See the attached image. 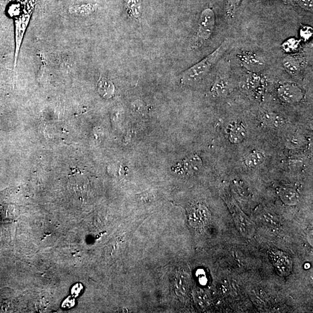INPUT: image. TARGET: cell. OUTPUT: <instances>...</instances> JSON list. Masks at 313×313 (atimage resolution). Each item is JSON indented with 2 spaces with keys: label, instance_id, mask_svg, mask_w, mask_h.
<instances>
[{
  "label": "cell",
  "instance_id": "ffe728a7",
  "mask_svg": "<svg viewBox=\"0 0 313 313\" xmlns=\"http://www.w3.org/2000/svg\"><path fill=\"white\" fill-rule=\"evenodd\" d=\"M299 42L295 39H289L284 43H283L282 47L283 49L286 52H291L296 51L299 46Z\"/></svg>",
  "mask_w": 313,
  "mask_h": 313
},
{
  "label": "cell",
  "instance_id": "5bb4252c",
  "mask_svg": "<svg viewBox=\"0 0 313 313\" xmlns=\"http://www.w3.org/2000/svg\"><path fill=\"white\" fill-rule=\"evenodd\" d=\"M184 168L187 172L193 173L197 172L202 166V161L198 156H192L185 161Z\"/></svg>",
  "mask_w": 313,
  "mask_h": 313
},
{
  "label": "cell",
  "instance_id": "8fae6325",
  "mask_svg": "<svg viewBox=\"0 0 313 313\" xmlns=\"http://www.w3.org/2000/svg\"><path fill=\"white\" fill-rule=\"evenodd\" d=\"M230 90L228 81L224 79H219L215 82L211 92L215 96L224 97L229 94Z\"/></svg>",
  "mask_w": 313,
  "mask_h": 313
},
{
  "label": "cell",
  "instance_id": "d6986e66",
  "mask_svg": "<svg viewBox=\"0 0 313 313\" xmlns=\"http://www.w3.org/2000/svg\"><path fill=\"white\" fill-rule=\"evenodd\" d=\"M303 142L302 137L298 135H293L287 138L286 141V146L289 148L295 149L302 145Z\"/></svg>",
  "mask_w": 313,
  "mask_h": 313
},
{
  "label": "cell",
  "instance_id": "7402d4cb",
  "mask_svg": "<svg viewBox=\"0 0 313 313\" xmlns=\"http://www.w3.org/2000/svg\"><path fill=\"white\" fill-rule=\"evenodd\" d=\"M75 305V299L73 297H69L65 299L63 303V308H71Z\"/></svg>",
  "mask_w": 313,
  "mask_h": 313
},
{
  "label": "cell",
  "instance_id": "8992f818",
  "mask_svg": "<svg viewBox=\"0 0 313 313\" xmlns=\"http://www.w3.org/2000/svg\"><path fill=\"white\" fill-rule=\"evenodd\" d=\"M209 218L208 209L205 206L199 204L192 208L189 215V221L191 226L201 228L207 223Z\"/></svg>",
  "mask_w": 313,
  "mask_h": 313
},
{
  "label": "cell",
  "instance_id": "44dd1931",
  "mask_svg": "<svg viewBox=\"0 0 313 313\" xmlns=\"http://www.w3.org/2000/svg\"><path fill=\"white\" fill-rule=\"evenodd\" d=\"M295 2L304 10L313 12V0H295Z\"/></svg>",
  "mask_w": 313,
  "mask_h": 313
},
{
  "label": "cell",
  "instance_id": "7c38bea8",
  "mask_svg": "<svg viewBox=\"0 0 313 313\" xmlns=\"http://www.w3.org/2000/svg\"><path fill=\"white\" fill-rule=\"evenodd\" d=\"M264 153L260 151H255L250 153L247 156L245 162H246L247 167L255 168L259 167L264 161Z\"/></svg>",
  "mask_w": 313,
  "mask_h": 313
},
{
  "label": "cell",
  "instance_id": "4fadbf2b",
  "mask_svg": "<svg viewBox=\"0 0 313 313\" xmlns=\"http://www.w3.org/2000/svg\"><path fill=\"white\" fill-rule=\"evenodd\" d=\"M279 194L282 202L286 204H297L299 201L297 192L292 188H283L280 191Z\"/></svg>",
  "mask_w": 313,
  "mask_h": 313
},
{
  "label": "cell",
  "instance_id": "30bf717a",
  "mask_svg": "<svg viewBox=\"0 0 313 313\" xmlns=\"http://www.w3.org/2000/svg\"><path fill=\"white\" fill-rule=\"evenodd\" d=\"M262 119L266 125L271 128L278 129L285 125V120L279 114L265 113L262 115Z\"/></svg>",
  "mask_w": 313,
  "mask_h": 313
},
{
  "label": "cell",
  "instance_id": "6da1fadb",
  "mask_svg": "<svg viewBox=\"0 0 313 313\" xmlns=\"http://www.w3.org/2000/svg\"><path fill=\"white\" fill-rule=\"evenodd\" d=\"M229 47L230 40H224L211 54L186 70L182 76V83L186 85L194 84L204 78L217 62L225 54Z\"/></svg>",
  "mask_w": 313,
  "mask_h": 313
},
{
  "label": "cell",
  "instance_id": "cb8c5ba5",
  "mask_svg": "<svg viewBox=\"0 0 313 313\" xmlns=\"http://www.w3.org/2000/svg\"><path fill=\"white\" fill-rule=\"evenodd\" d=\"M313 33L312 29L311 28L306 27L303 28L301 30L300 34L301 36L305 40H308L312 36Z\"/></svg>",
  "mask_w": 313,
  "mask_h": 313
},
{
  "label": "cell",
  "instance_id": "52a82bcc",
  "mask_svg": "<svg viewBox=\"0 0 313 313\" xmlns=\"http://www.w3.org/2000/svg\"><path fill=\"white\" fill-rule=\"evenodd\" d=\"M283 66L291 76H297L302 72V61L296 56L291 55L285 57L283 60Z\"/></svg>",
  "mask_w": 313,
  "mask_h": 313
},
{
  "label": "cell",
  "instance_id": "2e32d148",
  "mask_svg": "<svg viewBox=\"0 0 313 313\" xmlns=\"http://www.w3.org/2000/svg\"><path fill=\"white\" fill-rule=\"evenodd\" d=\"M241 2V0H227L226 14L228 18H234Z\"/></svg>",
  "mask_w": 313,
  "mask_h": 313
},
{
  "label": "cell",
  "instance_id": "3957f363",
  "mask_svg": "<svg viewBox=\"0 0 313 313\" xmlns=\"http://www.w3.org/2000/svg\"><path fill=\"white\" fill-rule=\"evenodd\" d=\"M278 95L283 102L294 104L299 102L303 98V93L297 85L286 83L280 85L277 90Z\"/></svg>",
  "mask_w": 313,
  "mask_h": 313
},
{
  "label": "cell",
  "instance_id": "5b68a950",
  "mask_svg": "<svg viewBox=\"0 0 313 313\" xmlns=\"http://www.w3.org/2000/svg\"><path fill=\"white\" fill-rule=\"evenodd\" d=\"M270 257L280 275L288 276L291 272L292 262L290 258L285 253L282 251L273 250L271 252Z\"/></svg>",
  "mask_w": 313,
  "mask_h": 313
},
{
  "label": "cell",
  "instance_id": "ac0fdd59",
  "mask_svg": "<svg viewBox=\"0 0 313 313\" xmlns=\"http://www.w3.org/2000/svg\"><path fill=\"white\" fill-rule=\"evenodd\" d=\"M126 5L136 18L140 17L141 14V0H125Z\"/></svg>",
  "mask_w": 313,
  "mask_h": 313
},
{
  "label": "cell",
  "instance_id": "ba28073f",
  "mask_svg": "<svg viewBox=\"0 0 313 313\" xmlns=\"http://www.w3.org/2000/svg\"><path fill=\"white\" fill-rule=\"evenodd\" d=\"M247 135L246 127L241 124H235L230 128L228 137L232 143L237 144L243 141L246 139Z\"/></svg>",
  "mask_w": 313,
  "mask_h": 313
},
{
  "label": "cell",
  "instance_id": "277c9868",
  "mask_svg": "<svg viewBox=\"0 0 313 313\" xmlns=\"http://www.w3.org/2000/svg\"><path fill=\"white\" fill-rule=\"evenodd\" d=\"M242 65L252 72H259L266 66L262 56L254 52H245L238 56Z\"/></svg>",
  "mask_w": 313,
  "mask_h": 313
},
{
  "label": "cell",
  "instance_id": "603a6c76",
  "mask_svg": "<svg viewBox=\"0 0 313 313\" xmlns=\"http://www.w3.org/2000/svg\"><path fill=\"white\" fill-rule=\"evenodd\" d=\"M82 289H83V286H82L81 283H76V285L73 286L72 289V296L73 297H78L79 294L81 293Z\"/></svg>",
  "mask_w": 313,
  "mask_h": 313
},
{
  "label": "cell",
  "instance_id": "e0dca14e",
  "mask_svg": "<svg viewBox=\"0 0 313 313\" xmlns=\"http://www.w3.org/2000/svg\"><path fill=\"white\" fill-rule=\"evenodd\" d=\"M94 9V5L92 4H83L73 6L70 8L71 14L84 16L90 14Z\"/></svg>",
  "mask_w": 313,
  "mask_h": 313
},
{
  "label": "cell",
  "instance_id": "9a60e30c",
  "mask_svg": "<svg viewBox=\"0 0 313 313\" xmlns=\"http://www.w3.org/2000/svg\"><path fill=\"white\" fill-rule=\"evenodd\" d=\"M238 228L243 235H250L253 233V226L250 221L248 220L246 218L240 217L237 218L235 221Z\"/></svg>",
  "mask_w": 313,
  "mask_h": 313
},
{
  "label": "cell",
  "instance_id": "9c48e42d",
  "mask_svg": "<svg viewBox=\"0 0 313 313\" xmlns=\"http://www.w3.org/2000/svg\"><path fill=\"white\" fill-rule=\"evenodd\" d=\"M97 90L103 98L110 99L114 95L115 87L110 79L100 78L97 82Z\"/></svg>",
  "mask_w": 313,
  "mask_h": 313
},
{
  "label": "cell",
  "instance_id": "7a4b0ae2",
  "mask_svg": "<svg viewBox=\"0 0 313 313\" xmlns=\"http://www.w3.org/2000/svg\"><path fill=\"white\" fill-rule=\"evenodd\" d=\"M215 23L216 19L214 11L211 8L203 10L200 17L196 36L192 43L193 48H200L211 38L214 32Z\"/></svg>",
  "mask_w": 313,
  "mask_h": 313
}]
</instances>
